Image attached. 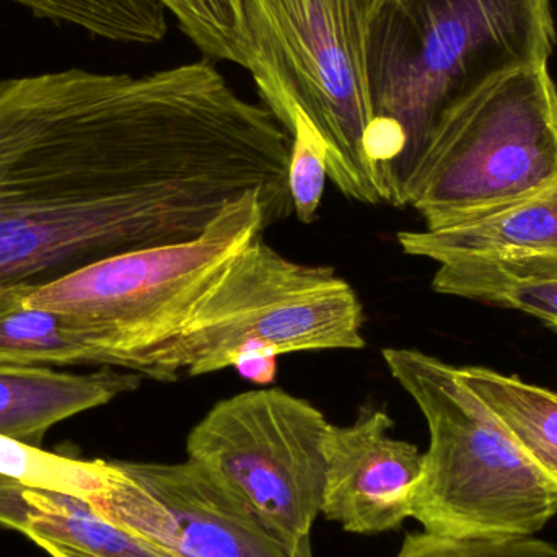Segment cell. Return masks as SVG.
<instances>
[{"label": "cell", "instance_id": "6da1fadb", "mask_svg": "<svg viewBox=\"0 0 557 557\" xmlns=\"http://www.w3.org/2000/svg\"><path fill=\"white\" fill-rule=\"evenodd\" d=\"M290 137L209 62L0 81V290L183 244L248 193L294 214Z\"/></svg>", "mask_w": 557, "mask_h": 557}, {"label": "cell", "instance_id": "7a4b0ae2", "mask_svg": "<svg viewBox=\"0 0 557 557\" xmlns=\"http://www.w3.org/2000/svg\"><path fill=\"white\" fill-rule=\"evenodd\" d=\"M552 0H386L370 35L373 165L396 205L445 108L487 78L548 62Z\"/></svg>", "mask_w": 557, "mask_h": 557}, {"label": "cell", "instance_id": "3957f363", "mask_svg": "<svg viewBox=\"0 0 557 557\" xmlns=\"http://www.w3.org/2000/svg\"><path fill=\"white\" fill-rule=\"evenodd\" d=\"M385 2L244 0L245 69L264 107L285 133L300 110L326 147L327 178L362 205H392L388 182L369 156L370 35Z\"/></svg>", "mask_w": 557, "mask_h": 557}, {"label": "cell", "instance_id": "277c9868", "mask_svg": "<svg viewBox=\"0 0 557 557\" xmlns=\"http://www.w3.org/2000/svg\"><path fill=\"white\" fill-rule=\"evenodd\" d=\"M383 362L429 428L411 519L454 539L533 536L557 516V486L461 382L457 367L388 347Z\"/></svg>", "mask_w": 557, "mask_h": 557}, {"label": "cell", "instance_id": "5b68a950", "mask_svg": "<svg viewBox=\"0 0 557 557\" xmlns=\"http://www.w3.org/2000/svg\"><path fill=\"white\" fill-rule=\"evenodd\" d=\"M557 183V88L548 62L487 78L435 121L396 205L428 231L532 198Z\"/></svg>", "mask_w": 557, "mask_h": 557}, {"label": "cell", "instance_id": "8992f818", "mask_svg": "<svg viewBox=\"0 0 557 557\" xmlns=\"http://www.w3.org/2000/svg\"><path fill=\"white\" fill-rule=\"evenodd\" d=\"M268 228L263 198L248 193L195 240L100 261L33 288L28 301L71 318L98 367L147 379L232 261Z\"/></svg>", "mask_w": 557, "mask_h": 557}, {"label": "cell", "instance_id": "52a82bcc", "mask_svg": "<svg viewBox=\"0 0 557 557\" xmlns=\"http://www.w3.org/2000/svg\"><path fill=\"white\" fill-rule=\"evenodd\" d=\"M362 331L363 307L346 278L288 260L261 235L232 261L147 379L221 372L248 350H359Z\"/></svg>", "mask_w": 557, "mask_h": 557}, {"label": "cell", "instance_id": "ba28073f", "mask_svg": "<svg viewBox=\"0 0 557 557\" xmlns=\"http://www.w3.org/2000/svg\"><path fill=\"white\" fill-rule=\"evenodd\" d=\"M331 422L282 388L250 389L215 403L186 438L205 468L288 548L311 545L323 506Z\"/></svg>", "mask_w": 557, "mask_h": 557}, {"label": "cell", "instance_id": "9c48e42d", "mask_svg": "<svg viewBox=\"0 0 557 557\" xmlns=\"http://www.w3.org/2000/svg\"><path fill=\"white\" fill-rule=\"evenodd\" d=\"M91 503L111 522L169 557H313L288 548L205 468L108 461Z\"/></svg>", "mask_w": 557, "mask_h": 557}, {"label": "cell", "instance_id": "30bf717a", "mask_svg": "<svg viewBox=\"0 0 557 557\" xmlns=\"http://www.w3.org/2000/svg\"><path fill=\"white\" fill-rule=\"evenodd\" d=\"M393 425L385 409L362 406L350 424L327 428L321 513L347 533L393 532L411 517L424 454Z\"/></svg>", "mask_w": 557, "mask_h": 557}, {"label": "cell", "instance_id": "8fae6325", "mask_svg": "<svg viewBox=\"0 0 557 557\" xmlns=\"http://www.w3.org/2000/svg\"><path fill=\"white\" fill-rule=\"evenodd\" d=\"M408 257L455 263L557 261V183L499 211L435 231L399 232Z\"/></svg>", "mask_w": 557, "mask_h": 557}, {"label": "cell", "instance_id": "7c38bea8", "mask_svg": "<svg viewBox=\"0 0 557 557\" xmlns=\"http://www.w3.org/2000/svg\"><path fill=\"white\" fill-rule=\"evenodd\" d=\"M143 379L140 373L114 367L74 373L0 366V435L41 447L49 429L136 392Z\"/></svg>", "mask_w": 557, "mask_h": 557}, {"label": "cell", "instance_id": "4fadbf2b", "mask_svg": "<svg viewBox=\"0 0 557 557\" xmlns=\"http://www.w3.org/2000/svg\"><path fill=\"white\" fill-rule=\"evenodd\" d=\"M0 527L97 557H169L103 516L87 497L0 476Z\"/></svg>", "mask_w": 557, "mask_h": 557}, {"label": "cell", "instance_id": "5bb4252c", "mask_svg": "<svg viewBox=\"0 0 557 557\" xmlns=\"http://www.w3.org/2000/svg\"><path fill=\"white\" fill-rule=\"evenodd\" d=\"M457 373L557 486V393L486 367H457Z\"/></svg>", "mask_w": 557, "mask_h": 557}, {"label": "cell", "instance_id": "9a60e30c", "mask_svg": "<svg viewBox=\"0 0 557 557\" xmlns=\"http://www.w3.org/2000/svg\"><path fill=\"white\" fill-rule=\"evenodd\" d=\"M437 294L522 311L557 333V261L442 264Z\"/></svg>", "mask_w": 557, "mask_h": 557}, {"label": "cell", "instance_id": "2e32d148", "mask_svg": "<svg viewBox=\"0 0 557 557\" xmlns=\"http://www.w3.org/2000/svg\"><path fill=\"white\" fill-rule=\"evenodd\" d=\"M28 287L0 290V366L98 367L74 321L58 311L32 305Z\"/></svg>", "mask_w": 557, "mask_h": 557}, {"label": "cell", "instance_id": "e0dca14e", "mask_svg": "<svg viewBox=\"0 0 557 557\" xmlns=\"http://www.w3.org/2000/svg\"><path fill=\"white\" fill-rule=\"evenodd\" d=\"M38 18L124 45H157L169 32L159 0H9Z\"/></svg>", "mask_w": 557, "mask_h": 557}, {"label": "cell", "instance_id": "ac0fdd59", "mask_svg": "<svg viewBox=\"0 0 557 557\" xmlns=\"http://www.w3.org/2000/svg\"><path fill=\"white\" fill-rule=\"evenodd\" d=\"M108 460H84L0 435V476L25 486L91 499L107 480Z\"/></svg>", "mask_w": 557, "mask_h": 557}, {"label": "cell", "instance_id": "d6986e66", "mask_svg": "<svg viewBox=\"0 0 557 557\" xmlns=\"http://www.w3.org/2000/svg\"><path fill=\"white\" fill-rule=\"evenodd\" d=\"M180 29L209 59L247 67L244 0H159Z\"/></svg>", "mask_w": 557, "mask_h": 557}, {"label": "cell", "instance_id": "ffe728a7", "mask_svg": "<svg viewBox=\"0 0 557 557\" xmlns=\"http://www.w3.org/2000/svg\"><path fill=\"white\" fill-rule=\"evenodd\" d=\"M287 134L290 137L287 180L294 214L301 224H313L327 178L326 147L317 127L300 110L292 114Z\"/></svg>", "mask_w": 557, "mask_h": 557}, {"label": "cell", "instance_id": "44dd1931", "mask_svg": "<svg viewBox=\"0 0 557 557\" xmlns=\"http://www.w3.org/2000/svg\"><path fill=\"white\" fill-rule=\"evenodd\" d=\"M395 557H557V546L535 536L454 539L435 533H409Z\"/></svg>", "mask_w": 557, "mask_h": 557}, {"label": "cell", "instance_id": "7402d4cb", "mask_svg": "<svg viewBox=\"0 0 557 557\" xmlns=\"http://www.w3.org/2000/svg\"><path fill=\"white\" fill-rule=\"evenodd\" d=\"M277 359L276 354L268 350H248L235 359L232 369L237 370L248 382L267 386L276 380Z\"/></svg>", "mask_w": 557, "mask_h": 557}, {"label": "cell", "instance_id": "603a6c76", "mask_svg": "<svg viewBox=\"0 0 557 557\" xmlns=\"http://www.w3.org/2000/svg\"><path fill=\"white\" fill-rule=\"evenodd\" d=\"M33 543L51 557H97L78 552V549L69 548V546L59 545V543L48 542V540H33Z\"/></svg>", "mask_w": 557, "mask_h": 557}]
</instances>
